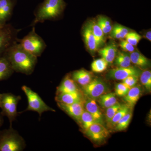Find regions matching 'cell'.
Masks as SVG:
<instances>
[{"label":"cell","mask_w":151,"mask_h":151,"mask_svg":"<svg viewBox=\"0 0 151 151\" xmlns=\"http://www.w3.org/2000/svg\"><path fill=\"white\" fill-rule=\"evenodd\" d=\"M4 55L14 71L27 75L33 72L37 62V57L26 51L17 41L9 47Z\"/></svg>","instance_id":"cell-1"},{"label":"cell","mask_w":151,"mask_h":151,"mask_svg":"<svg viewBox=\"0 0 151 151\" xmlns=\"http://www.w3.org/2000/svg\"><path fill=\"white\" fill-rule=\"evenodd\" d=\"M65 6L63 0H44L36 12L33 25L58 17L63 12Z\"/></svg>","instance_id":"cell-2"},{"label":"cell","mask_w":151,"mask_h":151,"mask_svg":"<svg viewBox=\"0 0 151 151\" xmlns=\"http://www.w3.org/2000/svg\"><path fill=\"white\" fill-rule=\"evenodd\" d=\"M26 146L24 139L12 127L0 130V151H22Z\"/></svg>","instance_id":"cell-3"},{"label":"cell","mask_w":151,"mask_h":151,"mask_svg":"<svg viewBox=\"0 0 151 151\" xmlns=\"http://www.w3.org/2000/svg\"><path fill=\"white\" fill-rule=\"evenodd\" d=\"M17 42L26 51L37 58L41 56L46 47L45 42L36 32L34 27L23 38L18 39Z\"/></svg>","instance_id":"cell-4"},{"label":"cell","mask_w":151,"mask_h":151,"mask_svg":"<svg viewBox=\"0 0 151 151\" xmlns=\"http://www.w3.org/2000/svg\"><path fill=\"white\" fill-rule=\"evenodd\" d=\"M21 100L19 95H16L11 93H4L1 94L0 108L1 109V114L8 119L10 127H12L13 122L18 116L17 107L19 101Z\"/></svg>","instance_id":"cell-5"},{"label":"cell","mask_w":151,"mask_h":151,"mask_svg":"<svg viewBox=\"0 0 151 151\" xmlns=\"http://www.w3.org/2000/svg\"><path fill=\"white\" fill-rule=\"evenodd\" d=\"M22 89L27 97L28 101L27 108L22 113L28 111H34L38 113L39 117L41 118L42 113L45 112H55L54 109L47 105L38 94L29 87L24 85L22 86Z\"/></svg>","instance_id":"cell-6"},{"label":"cell","mask_w":151,"mask_h":151,"mask_svg":"<svg viewBox=\"0 0 151 151\" xmlns=\"http://www.w3.org/2000/svg\"><path fill=\"white\" fill-rule=\"evenodd\" d=\"M19 30L7 24L0 28V57L4 55L9 47L17 41V35Z\"/></svg>","instance_id":"cell-7"},{"label":"cell","mask_w":151,"mask_h":151,"mask_svg":"<svg viewBox=\"0 0 151 151\" xmlns=\"http://www.w3.org/2000/svg\"><path fill=\"white\" fill-rule=\"evenodd\" d=\"M82 91L88 98L96 100L108 91V87L105 81L101 78L92 79L89 84L82 86Z\"/></svg>","instance_id":"cell-8"},{"label":"cell","mask_w":151,"mask_h":151,"mask_svg":"<svg viewBox=\"0 0 151 151\" xmlns=\"http://www.w3.org/2000/svg\"><path fill=\"white\" fill-rule=\"evenodd\" d=\"M84 101L70 104H64L58 102H57V103L58 106L61 110L67 113L76 121L79 123L81 115L85 110Z\"/></svg>","instance_id":"cell-9"},{"label":"cell","mask_w":151,"mask_h":151,"mask_svg":"<svg viewBox=\"0 0 151 151\" xmlns=\"http://www.w3.org/2000/svg\"><path fill=\"white\" fill-rule=\"evenodd\" d=\"M142 71L139 68L133 66L127 67H118L111 69L107 76L112 79L123 80L130 76H137L139 77Z\"/></svg>","instance_id":"cell-10"},{"label":"cell","mask_w":151,"mask_h":151,"mask_svg":"<svg viewBox=\"0 0 151 151\" xmlns=\"http://www.w3.org/2000/svg\"><path fill=\"white\" fill-rule=\"evenodd\" d=\"M85 130L87 136L95 142L103 141L109 135L108 130L104 125L98 123L92 124Z\"/></svg>","instance_id":"cell-11"},{"label":"cell","mask_w":151,"mask_h":151,"mask_svg":"<svg viewBox=\"0 0 151 151\" xmlns=\"http://www.w3.org/2000/svg\"><path fill=\"white\" fill-rule=\"evenodd\" d=\"M14 1L13 0H0V25L4 26L11 18L12 14Z\"/></svg>","instance_id":"cell-12"},{"label":"cell","mask_w":151,"mask_h":151,"mask_svg":"<svg viewBox=\"0 0 151 151\" xmlns=\"http://www.w3.org/2000/svg\"><path fill=\"white\" fill-rule=\"evenodd\" d=\"M80 92L77 84L71 77L70 73L67 74L57 88L56 94L62 93Z\"/></svg>","instance_id":"cell-13"},{"label":"cell","mask_w":151,"mask_h":151,"mask_svg":"<svg viewBox=\"0 0 151 151\" xmlns=\"http://www.w3.org/2000/svg\"><path fill=\"white\" fill-rule=\"evenodd\" d=\"M84 108L99 124L104 125L103 114L95 100L87 97L84 101Z\"/></svg>","instance_id":"cell-14"},{"label":"cell","mask_w":151,"mask_h":151,"mask_svg":"<svg viewBox=\"0 0 151 151\" xmlns=\"http://www.w3.org/2000/svg\"><path fill=\"white\" fill-rule=\"evenodd\" d=\"M55 100L56 102L66 104H70L84 101L81 92L62 93L56 94Z\"/></svg>","instance_id":"cell-15"},{"label":"cell","mask_w":151,"mask_h":151,"mask_svg":"<svg viewBox=\"0 0 151 151\" xmlns=\"http://www.w3.org/2000/svg\"><path fill=\"white\" fill-rule=\"evenodd\" d=\"M83 36L86 47L91 53H94L98 50L99 47L91 29L87 24L83 31Z\"/></svg>","instance_id":"cell-16"},{"label":"cell","mask_w":151,"mask_h":151,"mask_svg":"<svg viewBox=\"0 0 151 151\" xmlns=\"http://www.w3.org/2000/svg\"><path fill=\"white\" fill-rule=\"evenodd\" d=\"M118 52V47L114 42L109 44L103 48L98 50V53L108 63L111 64L116 58Z\"/></svg>","instance_id":"cell-17"},{"label":"cell","mask_w":151,"mask_h":151,"mask_svg":"<svg viewBox=\"0 0 151 151\" xmlns=\"http://www.w3.org/2000/svg\"><path fill=\"white\" fill-rule=\"evenodd\" d=\"M70 75L76 84L82 86L89 84L92 79V73L84 69L75 70Z\"/></svg>","instance_id":"cell-18"},{"label":"cell","mask_w":151,"mask_h":151,"mask_svg":"<svg viewBox=\"0 0 151 151\" xmlns=\"http://www.w3.org/2000/svg\"><path fill=\"white\" fill-rule=\"evenodd\" d=\"M142 88L139 86H135L130 88L127 94L124 96V100L127 105L132 108L136 104L142 94Z\"/></svg>","instance_id":"cell-19"},{"label":"cell","mask_w":151,"mask_h":151,"mask_svg":"<svg viewBox=\"0 0 151 151\" xmlns=\"http://www.w3.org/2000/svg\"><path fill=\"white\" fill-rule=\"evenodd\" d=\"M14 71L4 55L0 57V81L9 78Z\"/></svg>","instance_id":"cell-20"},{"label":"cell","mask_w":151,"mask_h":151,"mask_svg":"<svg viewBox=\"0 0 151 151\" xmlns=\"http://www.w3.org/2000/svg\"><path fill=\"white\" fill-rule=\"evenodd\" d=\"M87 24L91 29L92 33L96 40L98 47L100 48L105 43V35L104 33L97 23V22L93 20L90 21Z\"/></svg>","instance_id":"cell-21"},{"label":"cell","mask_w":151,"mask_h":151,"mask_svg":"<svg viewBox=\"0 0 151 151\" xmlns=\"http://www.w3.org/2000/svg\"><path fill=\"white\" fill-rule=\"evenodd\" d=\"M131 63L140 67H145L149 64V60L141 52L135 50L130 54Z\"/></svg>","instance_id":"cell-22"},{"label":"cell","mask_w":151,"mask_h":151,"mask_svg":"<svg viewBox=\"0 0 151 151\" xmlns=\"http://www.w3.org/2000/svg\"><path fill=\"white\" fill-rule=\"evenodd\" d=\"M98 99L100 106L106 109L118 103L116 94L114 93H105L100 96Z\"/></svg>","instance_id":"cell-23"},{"label":"cell","mask_w":151,"mask_h":151,"mask_svg":"<svg viewBox=\"0 0 151 151\" xmlns=\"http://www.w3.org/2000/svg\"><path fill=\"white\" fill-rule=\"evenodd\" d=\"M118 67H127L131 66L130 55L126 52H118L114 60Z\"/></svg>","instance_id":"cell-24"},{"label":"cell","mask_w":151,"mask_h":151,"mask_svg":"<svg viewBox=\"0 0 151 151\" xmlns=\"http://www.w3.org/2000/svg\"><path fill=\"white\" fill-rule=\"evenodd\" d=\"M128 28L120 24H115L112 28L111 33V37L118 40H123L129 32Z\"/></svg>","instance_id":"cell-25"},{"label":"cell","mask_w":151,"mask_h":151,"mask_svg":"<svg viewBox=\"0 0 151 151\" xmlns=\"http://www.w3.org/2000/svg\"><path fill=\"white\" fill-rule=\"evenodd\" d=\"M79 124H81L82 128L84 130L89 128L92 124L98 123L93 116L86 110H84L80 119Z\"/></svg>","instance_id":"cell-26"},{"label":"cell","mask_w":151,"mask_h":151,"mask_svg":"<svg viewBox=\"0 0 151 151\" xmlns=\"http://www.w3.org/2000/svg\"><path fill=\"white\" fill-rule=\"evenodd\" d=\"M131 108L127 104L122 105L121 107L116 112L115 116L111 120L110 125L112 126H116L119 120L122 119L130 111Z\"/></svg>","instance_id":"cell-27"},{"label":"cell","mask_w":151,"mask_h":151,"mask_svg":"<svg viewBox=\"0 0 151 151\" xmlns=\"http://www.w3.org/2000/svg\"><path fill=\"white\" fill-rule=\"evenodd\" d=\"M108 65V63L102 58L94 60L91 64V68L95 73H102L106 70Z\"/></svg>","instance_id":"cell-28"},{"label":"cell","mask_w":151,"mask_h":151,"mask_svg":"<svg viewBox=\"0 0 151 151\" xmlns=\"http://www.w3.org/2000/svg\"><path fill=\"white\" fill-rule=\"evenodd\" d=\"M132 111L130 110L128 113L120 119L119 122L116 124L115 130L117 131H122L126 129L130 124L132 119Z\"/></svg>","instance_id":"cell-29"},{"label":"cell","mask_w":151,"mask_h":151,"mask_svg":"<svg viewBox=\"0 0 151 151\" xmlns=\"http://www.w3.org/2000/svg\"><path fill=\"white\" fill-rule=\"evenodd\" d=\"M140 79L142 84L149 92L151 90V72L150 70H145L142 72Z\"/></svg>","instance_id":"cell-30"},{"label":"cell","mask_w":151,"mask_h":151,"mask_svg":"<svg viewBox=\"0 0 151 151\" xmlns=\"http://www.w3.org/2000/svg\"><path fill=\"white\" fill-rule=\"evenodd\" d=\"M121 106L122 105L118 102L113 106L107 108L105 113V118L107 124L110 125L111 120Z\"/></svg>","instance_id":"cell-31"},{"label":"cell","mask_w":151,"mask_h":151,"mask_svg":"<svg viewBox=\"0 0 151 151\" xmlns=\"http://www.w3.org/2000/svg\"><path fill=\"white\" fill-rule=\"evenodd\" d=\"M125 38L129 43L134 46H136L142 39V36L137 32H129L126 36Z\"/></svg>","instance_id":"cell-32"},{"label":"cell","mask_w":151,"mask_h":151,"mask_svg":"<svg viewBox=\"0 0 151 151\" xmlns=\"http://www.w3.org/2000/svg\"><path fill=\"white\" fill-rule=\"evenodd\" d=\"M130 88L122 83L117 84L115 86V94L119 97H124L129 92Z\"/></svg>","instance_id":"cell-33"},{"label":"cell","mask_w":151,"mask_h":151,"mask_svg":"<svg viewBox=\"0 0 151 151\" xmlns=\"http://www.w3.org/2000/svg\"><path fill=\"white\" fill-rule=\"evenodd\" d=\"M139 76H130L122 80V82L130 88L136 86L139 81Z\"/></svg>","instance_id":"cell-34"},{"label":"cell","mask_w":151,"mask_h":151,"mask_svg":"<svg viewBox=\"0 0 151 151\" xmlns=\"http://www.w3.org/2000/svg\"><path fill=\"white\" fill-rule=\"evenodd\" d=\"M121 49L124 52H129L130 53L135 50V46L132 45L126 40H122L119 44Z\"/></svg>","instance_id":"cell-35"},{"label":"cell","mask_w":151,"mask_h":151,"mask_svg":"<svg viewBox=\"0 0 151 151\" xmlns=\"http://www.w3.org/2000/svg\"><path fill=\"white\" fill-rule=\"evenodd\" d=\"M97 23L99 25V26L102 30L103 33H104L105 35H107L108 34L111 33V30H112V29L109 28L106 26V25L104 24V23L101 20V19L99 17L97 19Z\"/></svg>","instance_id":"cell-36"},{"label":"cell","mask_w":151,"mask_h":151,"mask_svg":"<svg viewBox=\"0 0 151 151\" xmlns=\"http://www.w3.org/2000/svg\"><path fill=\"white\" fill-rule=\"evenodd\" d=\"M145 37L148 40L151 41V31H149L147 32L145 34Z\"/></svg>","instance_id":"cell-37"},{"label":"cell","mask_w":151,"mask_h":151,"mask_svg":"<svg viewBox=\"0 0 151 151\" xmlns=\"http://www.w3.org/2000/svg\"><path fill=\"white\" fill-rule=\"evenodd\" d=\"M3 123H4V120H3V116L0 113V129L1 127L2 126Z\"/></svg>","instance_id":"cell-38"},{"label":"cell","mask_w":151,"mask_h":151,"mask_svg":"<svg viewBox=\"0 0 151 151\" xmlns=\"http://www.w3.org/2000/svg\"><path fill=\"white\" fill-rule=\"evenodd\" d=\"M2 26V25H0V28L1 27H2L3 26Z\"/></svg>","instance_id":"cell-39"},{"label":"cell","mask_w":151,"mask_h":151,"mask_svg":"<svg viewBox=\"0 0 151 151\" xmlns=\"http://www.w3.org/2000/svg\"><path fill=\"white\" fill-rule=\"evenodd\" d=\"M1 93H0V97H1Z\"/></svg>","instance_id":"cell-40"}]
</instances>
